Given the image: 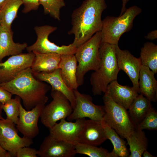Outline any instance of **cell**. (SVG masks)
Returning a JSON list of instances; mask_svg holds the SVG:
<instances>
[{"instance_id":"cell-1","label":"cell","mask_w":157,"mask_h":157,"mask_svg":"<svg viewBox=\"0 0 157 157\" xmlns=\"http://www.w3.org/2000/svg\"><path fill=\"white\" fill-rule=\"evenodd\" d=\"M107 7L105 0H85L73 11L71 15L72 27L68 33L74 35L72 43L76 48L101 31L102 14Z\"/></svg>"},{"instance_id":"cell-2","label":"cell","mask_w":157,"mask_h":157,"mask_svg":"<svg viewBox=\"0 0 157 157\" xmlns=\"http://www.w3.org/2000/svg\"><path fill=\"white\" fill-rule=\"evenodd\" d=\"M0 85L22 100L24 108L27 110L37 105H45L48 100L47 94L50 87L34 76L31 67L19 74L15 78Z\"/></svg>"},{"instance_id":"cell-3","label":"cell","mask_w":157,"mask_h":157,"mask_svg":"<svg viewBox=\"0 0 157 157\" xmlns=\"http://www.w3.org/2000/svg\"><path fill=\"white\" fill-rule=\"evenodd\" d=\"M98 68L91 74L90 81L94 96L106 92L108 85L117 80L120 71L117 63L115 45L101 42L99 48Z\"/></svg>"},{"instance_id":"cell-4","label":"cell","mask_w":157,"mask_h":157,"mask_svg":"<svg viewBox=\"0 0 157 157\" xmlns=\"http://www.w3.org/2000/svg\"><path fill=\"white\" fill-rule=\"evenodd\" d=\"M142 11L140 8L134 6L126 9L119 17L108 16L105 17L102 20L100 31L101 42L118 45L121 37L132 29L134 19Z\"/></svg>"},{"instance_id":"cell-5","label":"cell","mask_w":157,"mask_h":157,"mask_svg":"<svg viewBox=\"0 0 157 157\" xmlns=\"http://www.w3.org/2000/svg\"><path fill=\"white\" fill-rule=\"evenodd\" d=\"M101 42V34L99 31L77 48L74 55L78 63L76 78L79 86L83 84L84 76L87 72L90 70L95 71L98 68Z\"/></svg>"},{"instance_id":"cell-6","label":"cell","mask_w":157,"mask_h":157,"mask_svg":"<svg viewBox=\"0 0 157 157\" xmlns=\"http://www.w3.org/2000/svg\"><path fill=\"white\" fill-rule=\"evenodd\" d=\"M105 113L103 120L123 138H126L136 126L131 119L127 110L104 94L103 97Z\"/></svg>"},{"instance_id":"cell-7","label":"cell","mask_w":157,"mask_h":157,"mask_svg":"<svg viewBox=\"0 0 157 157\" xmlns=\"http://www.w3.org/2000/svg\"><path fill=\"white\" fill-rule=\"evenodd\" d=\"M51 95L52 100L44 106L40 117L42 124L49 129L58 121L67 118L73 110L68 99L61 92L51 90Z\"/></svg>"},{"instance_id":"cell-8","label":"cell","mask_w":157,"mask_h":157,"mask_svg":"<svg viewBox=\"0 0 157 157\" xmlns=\"http://www.w3.org/2000/svg\"><path fill=\"white\" fill-rule=\"evenodd\" d=\"M34 29L37 39L33 44L27 47L26 49L28 52L55 53L60 55L75 53L77 48L72 43L68 45L59 46L49 40V35L57 29L56 27L45 25L36 26Z\"/></svg>"},{"instance_id":"cell-9","label":"cell","mask_w":157,"mask_h":157,"mask_svg":"<svg viewBox=\"0 0 157 157\" xmlns=\"http://www.w3.org/2000/svg\"><path fill=\"white\" fill-rule=\"evenodd\" d=\"M33 139L20 137L15 124L6 118L0 119V145L11 157H15L17 151L33 143Z\"/></svg>"},{"instance_id":"cell-10","label":"cell","mask_w":157,"mask_h":157,"mask_svg":"<svg viewBox=\"0 0 157 157\" xmlns=\"http://www.w3.org/2000/svg\"><path fill=\"white\" fill-rule=\"evenodd\" d=\"M73 91L75 105L67 120L72 121L87 117L98 121L103 120L105 113L104 106L94 104L90 96L81 93L77 89Z\"/></svg>"},{"instance_id":"cell-11","label":"cell","mask_w":157,"mask_h":157,"mask_svg":"<svg viewBox=\"0 0 157 157\" xmlns=\"http://www.w3.org/2000/svg\"><path fill=\"white\" fill-rule=\"evenodd\" d=\"M35 57L33 52L11 56L0 63V83L9 82L24 70L31 67Z\"/></svg>"},{"instance_id":"cell-12","label":"cell","mask_w":157,"mask_h":157,"mask_svg":"<svg viewBox=\"0 0 157 157\" xmlns=\"http://www.w3.org/2000/svg\"><path fill=\"white\" fill-rule=\"evenodd\" d=\"M44 106L38 104L28 110L23 107L21 104H20L19 119L16 127L24 137L33 139L38 134V121Z\"/></svg>"},{"instance_id":"cell-13","label":"cell","mask_w":157,"mask_h":157,"mask_svg":"<svg viewBox=\"0 0 157 157\" xmlns=\"http://www.w3.org/2000/svg\"><path fill=\"white\" fill-rule=\"evenodd\" d=\"M76 154L74 144L56 138L49 134L41 144L38 156L73 157Z\"/></svg>"},{"instance_id":"cell-14","label":"cell","mask_w":157,"mask_h":157,"mask_svg":"<svg viewBox=\"0 0 157 157\" xmlns=\"http://www.w3.org/2000/svg\"><path fill=\"white\" fill-rule=\"evenodd\" d=\"M116 57L119 69L123 71L132 82L133 87L140 93L138 81L141 63L140 58L134 56L128 50L121 49L115 45Z\"/></svg>"},{"instance_id":"cell-15","label":"cell","mask_w":157,"mask_h":157,"mask_svg":"<svg viewBox=\"0 0 157 157\" xmlns=\"http://www.w3.org/2000/svg\"><path fill=\"white\" fill-rule=\"evenodd\" d=\"M85 120L84 118L72 122L62 119L49 129V134L56 138L75 144L78 142Z\"/></svg>"},{"instance_id":"cell-16","label":"cell","mask_w":157,"mask_h":157,"mask_svg":"<svg viewBox=\"0 0 157 157\" xmlns=\"http://www.w3.org/2000/svg\"><path fill=\"white\" fill-rule=\"evenodd\" d=\"M33 73L37 79L50 84L51 86V90L58 91L64 95L69 101L73 109H74L76 101L73 90L70 88L65 82L59 68L50 73Z\"/></svg>"},{"instance_id":"cell-17","label":"cell","mask_w":157,"mask_h":157,"mask_svg":"<svg viewBox=\"0 0 157 157\" xmlns=\"http://www.w3.org/2000/svg\"><path fill=\"white\" fill-rule=\"evenodd\" d=\"M107 140L101 121L85 119L78 143L98 146Z\"/></svg>"},{"instance_id":"cell-18","label":"cell","mask_w":157,"mask_h":157,"mask_svg":"<svg viewBox=\"0 0 157 157\" xmlns=\"http://www.w3.org/2000/svg\"><path fill=\"white\" fill-rule=\"evenodd\" d=\"M104 94L127 110L138 94V92L133 87L121 85L117 80L111 82L108 85Z\"/></svg>"},{"instance_id":"cell-19","label":"cell","mask_w":157,"mask_h":157,"mask_svg":"<svg viewBox=\"0 0 157 157\" xmlns=\"http://www.w3.org/2000/svg\"><path fill=\"white\" fill-rule=\"evenodd\" d=\"M155 74L147 67L141 66L138 81L140 93L151 102L157 100V81Z\"/></svg>"},{"instance_id":"cell-20","label":"cell","mask_w":157,"mask_h":157,"mask_svg":"<svg viewBox=\"0 0 157 157\" xmlns=\"http://www.w3.org/2000/svg\"><path fill=\"white\" fill-rule=\"evenodd\" d=\"M78 63L74 54L61 55L59 68L62 76L67 85L71 89H77L76 72Z\"/></svg>"},{"instance_id":"cell-21","label":"cell","mask_w":157,"mask_h":157,"mask_svg":"<svg viewBox=\"0 0 157 157\" xmlns=\"http://www.w3.org/2000/svg\"><path fill=\"white\" fill-rule=\"evenodd\" d=\"M13 35L11 30L7 31L0 26V63L6 56L22 53L28 46L26 43L14 42Z\"/></svg>"},{"instance_id":"cell-22","label":"cell","mask_w":157,"mask_h":157,"mask_svg":"<svg viewBox=\"0 0 157 157\" xmlns=\"http://www.w3.org/2000/svg\"><path fill=\"white\" fill-rule=\"evenodd\" d=\"M33 53L35 57L31 67L33 73H50L59 68L60 55L55 53Z\"/></svg>"},{"instance_id":"cell-23","label":"cell","mask_w":157,"mask_h":157,"mask_svg":"<svg viewBox=\"0 0 157 157\" xmlns=\"http://www.w3.org/2000/svg\"><path fill=\"white\" fill-rule=\"evenodd\" d=\"M152 107L151 102L141 94L136 97L128 108L129 115L137 126Z\"/></svg>"},{"instance_id":"cell-24","label":"cell","mask_w":157,"mask_h":157,"mask_svg":"<svg viewBox=\"0 0 157 157\" xmlns=\"http://www.w3.org/2000/svg\"><path fill=\"white\" fill-rule=\"evenodd\" d=\"M131 153L129 157H141L147 149L148 140L142 130L135 129L126 138Z\"/></svg>"},{"instance_id":"cell-25","label":"cell","mask_w":157,"mask_h":157,"mask_svg":"<svg viewBox=\"0 0 157 157\" xmlns=\"http://www.w3.org/2000/svg\"><path fill=\"white\" fill-rule=\"evenodd\" d=\"M22 4L21 0H7L0 10V26L6 30H11V24L17 17L18 10Z\"/></svg>"},{"instance_id":"cell-26","label":"cell","mask_w":157,"mask_h":157,"mask_svg":"<svg viewBox=\"0 0 157 157\" xmlns=\"http://www.w3.org/2000/svg\"><path fill=\"white\" fill-rule=\"evenodd\" d=\"M101 124L107 139L109 140L113 145V151L117 157H129V153L126 147V142L104 120L101 121Z\"/></svg>"},{"instance_id":"cell-27","label":"cell","mask_w":157,"mask_h":157,"mask_svg":"<svg viewBox=\"0 0 157 157\" xmlns=\"http://www.w3.org/2000/svg\"><path fill=\"white\" fill-rule=\"evenodd\" d=\"M140 57L141 65L146 66L155 74L157 72V45L147 42L141 49Z\"/></svg>"},{"instance_id":"cell-28","label":"cell","mask_w":157,"mask_h":157,"mask_svg":"<svg viewBox=\"0 0 157 157\" xmlns=\"http://www.w3.org/2000/svg\"><path fill=\"white\" fill-rule=\"evenodd\" d=\"M75 147L76 154H84L90 157H117L113 151L109 152L101 147L79 143L75 144Z\"/></svg>"},{"instance_id":"cell-29","label":"cell","mask_w":157,"mask_h":157,"mask_svg":"<svg viewBox=\"0 0 157 157\" xmlns=\"http://www.w3.org/2000/svg\"><path fill=\"white\" fill-rule=\"evenodd\" d=\"M21 101V98L16 95L14 98L11 99L2 105V110L6 114V118L16 125L19 119Z\"/></svg>"},{"instance_id":"cell-30","label":"cell","mask_w":157,"mask_h":157,"mask_svg":"<svg viewBox=\"0 0 157 157\" xmlns=\"http://www.w3.org/2000/svg\"><path fill=\"white\" fill-rule=\"evenodd\" d=\"M44 8V13L49 14L55 19L60 20L61 9L65 6L64 0H39Z\"/></svg>"},{"instance_id":"cell-31","label":"cell","mask_w":157,"mask_h":157,"mask_svg":"<svg viewBox=\"0 0 157 157\" xmlns=\"http://www.w3.org/2000/svg\"><path fill=\"white\" fill-rule=\"evenodd\" d=\"M138 129H146L149 131L157 130V112L152 107L141 122L136 126Z\"/></svg>"},{"instance_id":"cell-32","label":"cell","mask_w":157,"mask_h":157,"mask_svg":"<svg viewBox=\"0 0 157 157\" xmlns=\"http://www.w3.org/2000/svg\"><path fill=\"white\" fill-rule=\"evenodd\" d=\"M38 150L30 147H25L19 149L17 151L16 157H37Z\"/></svg>"},{"instance_id":"cell-33","label":"cell","mask_w":157,"mask_h":157,"mask_svg":"<svg viewBox=\"0 0 157 157\" xmlns=\"http://www.w3.org/2000/svg\"><path fill=\"white\" fill-rule=\"evenodd\" d=\"M24 7L23 13H26L37 10L40 5L39 0H21Z\"/></svg>"},{"instance_id":"cell-34","label":"cell","mask_w":157,"mask_h":157,"mask_svg":"<svg viewBox=\"0 0 157 157\" xmlns=\"http://www.w3.org/2000/svg\"><path fill=\"white\" fill-rule=\"evenodd\" d=\"M13 94L0 85V103L3 104L12 98Z\"/></svg>"},{"instance_id":"cell-35","label":"cell","mask_w":157,"mask_h":157,"mask_svg":"<svg viewBox=\"0 0 157 157\" xmlns=\"http://www.w3.org/2000/svg\"><path fill=\"white\" fill-rule=\"evenodd\" d=\"M145 39L150 40H153L157 38V31L155 30L149 33L144 37Z\"/></svg>"},{"instance_id":"cell-36","label":"cell","mask_w":157,"mask_h":157,"mask_svg":"<svg viewBox=\"0 0 157 157\" xmlns=\"http://www.w3.org/2000/svg\"><path fill=\"white\" fill-rule=\"evenodd\" d=\"M0 157H11L10 154L3 149L0 145Z\"/></svg>"},{"instance_id":"cell-37","label":"cell","mask_w":157,"mask_h":157,"mask_svg":"<svg viewBox=\"0 0 157 157\" xmlns=\"http://www.w3.org/2000/svg\"><path fill=\"white\" fill-rule=\"evenodd\" d=\"M130 0H122V7L121 10V12L120 15H122L125 11L126 8V5L127 3Z\"/></svg>"},{"instance_id":"cell-38","label":"cell","mask_w":157,"mask_h":157,"mask_svg":"<svg viewBox=\"0 0 157 157\" xmlns=\"http://www.w3.org/2000/svg\"><path fill=\"white\" fill-rule=\"evenodd\" d=\"M142 156L144 157H154V156L151 155L149 152H148L147 150H145L143 152Z\"/></svg>"},{"instance_id":"cell-39","label":"cell","mask_w":157,"mask_h":157,"mask_svg":"<svg viewBox=\"0 0 157 157\" xmlns=\"http://www.w3.org/2000/svg\"><path fill=\"white\" fill-rule=\"evenodd\" d=\"M2 104L0 103V119H3V118L2 116Z\"/></svg>"},{"instance_id":"cell-40","label":"cell","mask_w":157,"mask_h":157,"mask_svg":"<svg viewBox=\"0 0 157 157\" xmlns=\"http://www.w3.org/2000/svg\"><path fill=\"white\" fill-rule=\"evenodd\" d=\"M7 0H0V10L2 7Z\"/></svg>"},{"instance_id":"cell-41","label":"cell","mask_w":157,"mask_h":157,"mask_svg":"<svg viewBox=\"0 0 157 157\" xmlns=\"http://www.w3.org/2000/svg\"><path fill=\"white\" fill-rule=\"evenodd\" d=\"M1 17H0V26L1 25Z\"/></svg>"}]
</instances>
